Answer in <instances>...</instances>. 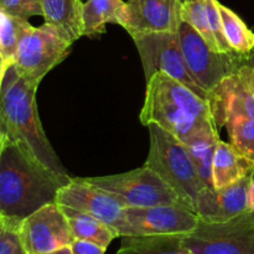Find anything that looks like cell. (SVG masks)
<instances>
[{"instance_id":"obj_1","label":"cell","mask_w":254,"mask_h":254,"mask_svg":"<svg viewBox=\"0 0 254 254\" xmlns=\"http://www.w3.org/2000/svg\"><path fill=\"white\" fill-rule=\"evenodd\" d=\"M72 178L50 170L9 143L0 154V216L5 221L22 220L51 202Z\"/></svg>"},{"instance_id":"obj_2","label":"cell","mask_w":254,"mask_h":254,"mask_svg":"<svg viewBox=\"0 0 254 254\" xmlns=\"http://www.w3.org/2000/svg\"><path fill=\"white\" fill-rule=\"evenodd\" d=\"M37 84L10 66L0 87V124L11 143L50 170L68 175L52 148L40 122L36 106Z\"/></svg>"},{"instance_id":"obj_3","label":"cell","mask_w":254,"mask_h":254,"mask_svg":"<svg viewBox=\"0 0 254 254\" xmlns=\"http://www.w3.org/2000/svg\"><path fill=\"white\" fill-rule=\"evenodd\" d=\"M140 122L145 127L156 124L183 143L201 129H218L210 102L163 72L146 81Z\"/></svg>"},{"instance_id":"obj_4","label":"cell","mask_w":254,"mask_h":254,"mask_svg":"<svg viewBox=\"0 0 254 254\" xmlns=\"http://www.w3.org/2000/svg\"><path fill=\"white\" fill-rule=\"evenodd\" d=\"M148 129L150 145L145 165L178 193L186 207L195 212L196 197L205 186L197 176L185 144L156 124H149Z\"/></svg>"},{"instance_id":"obj_5","label":"cell","mask_w":254,"mask_h":254,"mask_svg":"<svg viewBox=\"0 0 254 254\" xmlns=\"http://www.w3.org/2000/svg\"><path fill=\"white\" fill-rule=\"evenodd\" d=\"M181 51L196 83L210 96L227 77L247 64L250 55L218 52L211 49L203 37L188 22L179 27Z\"/></svg>"},{"instance_id":"obj_6","label":"cell","mask_w":254,"mask_h":254,"mask_svg":"<svg viewBox=\"0 0 254 254\" xmlns=\"http://www.w3.org/2000/svg\"><path fill=\"white\" fill-rule=\"evenodd\" d=\"M84 180L112 193L124 208L158 205L186 207L178 193L146 165L118 175L93 176Z\"/></svg>"},{"instance_id":"obj_7","label":"cell","mask_w":254,"mask_h":254,"mask_svg":"<svg viewBox=\"0 0 254 254\" xmlns=\"http://www.w3.org/2000/svg\"><path fill=\"white\" fill-rule=\"evenodd\" d=\"M71 46L52 25L45 22L39 27L31 26L20 40L12 66L20 76L39 86L44 77L66 59Z\"/></svg>"},{"instance_id":"obj_8","label":"cell","mask_w":254,"mask_h":254,"mask_svg":"<svg viewBox=\"0 0 254 254\" xmlns=\"http://www.w3.org/2000/svg\"><path fill=\"white\" fill-rule=\"evenodd\" d=\"M134 40L138 54L143 64L144 73L148 81L158 72L176 79L201 98L208 101L210 96L201 88L190 73L180 46L179 32H155L136 35Z\"/></svg>"},{"instance_id":"obj_9","label":"cell","mask_w":254,"mask_h":254,"mask_svg":"<svg viewBox=\"0 0 254 254\" xmlns=\"http://www.w3.org/2000/svg\"><path fill=\"white\" fill-rule=\"evenodd\" d=\"M184 241L193 254H254V211L226 222L198 221Z\"/></svg>"},{"instance_id":"obj_10","label":"cell","mask_w":254,"mask_h":254,"mask_svg":"<svg viewBox=\"0 0 254 254\" xmlns=\"http://www.w3.org/2000/svg\"><path fill=\"white\" fill-rule=\"evenodd\" d=\"M20 237L26 254H46L71 246L74 241L61 206L51 202L20 223Z\"/></svg>"},{"instance_id":"obj_11","label":"cell","mask_w":254,"mask_h":254,"mask_svg":"<svg viewBox=\"0 0 254 254\" xmlns=\"http://www.w3.org/2000/svg\"><path fill=\"white\" fill-rule=\"evenodd\" d=\"M60 206L88 213L113 227L121 237L127 232L124 207L112 193L92 185L84 178H74L61 188L56 196Z\"/></svg>"},{"instance_id":"obj_12","label":"cell","mask_w":254,"mask_h":254,"mask_svg":"<svg viewBox=\"0 0 254 254\" xmlns=\"http://www.w3.org/2000/svg\"><path fill=\"white\" fill-rule=\"evenodd\" d=\"M126 236L189 235L198 225V217L192 210L174 205L149 207H126Z\"/></svg>"},{"instance_id":"obj_13","label":"cell","mask_w":254,"mask_h":254,"mask_svg":"<svg viewBox=\"0 0 254 254\" xmlns=\"http://www.w3.org/2000/svg\"><path fill=\"white\" fill-rule=\"evenodd\" d=\"M183 19L179 0H128L119 14L121 25L131 37L155 32H178Z\"/></svg>"},{"instance_id":"obj_14","label":"cell","mask_w":254,"mask_h":254,"mask_svg":"<svg viewBox=\"0 0 254 254\" xmlns=\"http://www.w3.org/2000/svg\"><path fill=\"white\" fill-rule=\"evenodd\" d=\"M218 130L231 118L254 119V71L243 64L225 79L208 99Z\"/></svg>"},{"instance_id":"obj_15","label":"cell","mask_w":254,"mask_h":254,"mask_svg":"<svg viewBox=\"0 0 254 254\" xmlns=\"http://www.w3.org/2000/svg\"><path fill=\"white\" fill-rule=\"evenodd\" d=\"M250 175L222 189L203 188L198 192L193 206L198 220L226 222L251 210Z\"/></svg>"},{"instance_id":"obj_16","label":"cell","mask_w":254,"mask_h":254,"mask_svg":"<svg viewBox=\"0 0 254 254\" xmlns=\"http://www.w3.org/2000/svg\"><path fill=\"white\" fill-rule=\"evenodd\" d=\"M42 17L71 44L83 36L82 0H42Z\"/></svg>"},{"instance_id":"obj_17","label":"cell","mask_w":254,"mask_h":254,"mask_svg":"<svg viewBox=\"0 0 254 254\" xmlns=\"http://www.w3.org/2000/svg\"><path fill=\"white\" fill-rule=\"evenodd\" d=\"M253 168V160L240 153L231 143H226L220 139L213 155V188H226L240 179L250 175Z\"/></svg>"},{"instance_id":"obj_18","label":"cell","mask_w":254,"mask_h":254,"mask_svg":"<svg viewBox=\"0 0 254 254\" xmlns=\"http://www.w3.org/2000/svg\"><path fill=\"white\" fill-rule=\"evenodd\" d=\"M218 141L220 130L216 128L201 129L184 141L197 176L205 188L213 189L212 164Z\"/></svg>"},{"instance_id":"obj_19","label":"cell","mask_w":254,"mask_h":254,"mask_svg":"<svg viewBox=\"0 0 254 254\" xmlns=\"http://www.w3.org/2000/svg\"><path fill=\"white\" fill-rule=\"evenodd\" d=\"M117 254H193L183 235L124 236Z\"/></svg>"},{"instance_id":"obj_20","label":"cell","mask_w":254,"mask_h":254,"mask_svg":"<svg viewBox=\"0 0 254 254\" xmlns=\"http://www.w3.org/2000/svg\"><path fill=\"white\" fill-rule=\"evenodd\" d=\"M61 208L67 217L74 240L89 241L104 248H108L112 241L116 240L117 237H121L113 227L88 213L66 206H61Z\"/></svg>"},{"instance_id":"obj_21","label":"cell","mask_w":254,"mask_h":254,"mask_svg":"<svg viewBox=\"0 0 254 254\" xmlns=\"http://www.w3.org/2000/svg\"><path fill=\"white\" fill-rule=\"evenodd\" d=\"M123 0H87L83 2V36L94 37L106 32L107 24H118Z\"/></svg>"},{"instance_id":"obj_22","label":"cell","mask_w":254,"mask_h":254,"mask_svg":"<svg viewBox=\"0 0 254 254\" xmlns=\"http://www.w3.org/2000/svg\"><path fill=\"white\" fill-rule=\"evenodd\" d=\"M221 20L226 40L233 52L250 55L254 50V32L230 7L220 2Z\"/></svg>"},{"instance_id":"obj_23","label":"cell","mask_w":254,"mask_h":254,"mask_svg":"<svg viewBox=\"0 0 254 254\" xmlns=\"http://www.w3.org/2000/svg\"><path fill=\"white\" fill-rule=\"evenodd\" d=\"M31 26L29 20L12 16L0 10V54L9 64H14L20 40Z\"/></svg>"},{"instance_id":"obj_24","label":"cell","mask_w":254,"mask_h":254,"mask_svg":"<svg viewBox=\"0 0 254 254\" xmlns=\"http://www.w3.org/2000/svg\"><path fill=\"white\" fill-rule=\"evenodd\" d=\"M231 144L240 153L254 161V119L231 118L225 123Z\"/></svg>"},{"instance_id":"obj_25","label":"cell","mask_w":254,"mask_h":254,"mask_svg":"<svg viewBox=\"0 0 254 254\" xmlns=\"http://www.w3.org/2000/svg\"><path fill=\"white\" fill-rule=\"evenodd\" d=\"M20 223L2 220L0 228V254H26L20 237Z\"/></svg>"},{"instance_id":"obj_26","label":"cell","mask_w":254,"mask_h":254,"mask_svg":"<svg viewBox=\"0 0 254 254\" xmlns=\"http://www.w3.org/2000/svg\"><path fill=\"white\" fill-rule=\"evenodd\" d=\"M0 10L25 20L44 14L42 0H0Z\"/></svg>"},{"instance_id":"obj_27","label":"cell","mask_w":254,"mask_h":254,"mask_svg":"<svg viewBox=\"0 0 254 254\" xmlns=\"http://www.w3.org/2000/svg\"><path fill=\"white\" fill-rule=\"evenodd\" d=\"M206 4H207L208 22H210L211 31H212L213 37H215L218 50H220V52H233L231 50L230 45H228L227 40H226L225 34H223L220 2L217 0H206Z\"/></svg>"},{"instance_id":"obj_28","label":"cell","mask_w":254,"mask_h":254,"mask_svg":"<svg viewBox=\"0 0 254 254\" xmlns=\"http://www.w3.org/2000/svg\"><path fill=\"white\" fill-rule=\"evenodd\" d=\"M69 247H71L72 254H104L107 251V248L97 243L83 240H74Z\"/></svg>"},{"instance_id":"obj_29","label":"cell","mask_w":254,"mask_h":254,"mask_svg":"<svg viewBox=\"0 0 254 254\" xmlns=\"http://www.w3.org/2000/svg\"><path fill=\"white\" fill-rule=\"evenodd\" d=\"M10 66H11V64H7V62L5 61L4 57H2V55L0 54V87H1L2 81H4L5 73H6L7 68H9Z\"/></svg>"},{"instance_id":"obj_30","label":"cell","mask_w":254,"mask_h":254,"mask_svg":"<svg viewBox=\"0 0 254 254\" xmlns=\"http://www.w3.org/2000/svg\"><path fill=\"white\" fill-rule=\"evenodd\" d=\"M9 138H7L6 133H5L4 128H2V126L0 124V154H1V151L4 150V148L6 146V144L9 143Z\"/></svg>"},{"instance_id":"obj_31","label":"cell","mask_w":254,"mask_h":254,"mask_svg":"<svg viewBox=\"0 0 254 254\" xmlns=\"http://www.w3.org/2000/svg\"><path fill=\"white\" fill-rule=\"evenodd\" d=\"M46 254H72V251H71V247L67 246V247H62L60 248V250H56L54 251V252H50Z\"/></svg>"},{"instance_id":"obj_32","label":"cell","mask_w":254,"mask_h":254,"mask_svg":"<svg viewBox=\"0 0 254 254\" xmlns=\"http://www.w3.org/2000/svg\"><path fill=\"white\" fill-rule=\"evenodd\" d=\"M247 64H250L251 67H252V68H253V71H254V50H253L252 52H251L250 57H248V61H247Z\"/></svg>"},{"instance_id":"obj_33","label":"cell","mask_w":254,"mask_h":254,"mask_svg":"<svg viewBox=\"0 0 254 254\" xmlns=\"http://www.w3.org/2000/svg\"><path fill=\"white\" fill-rule=\"evenodd\" d=\"M250 207L254 211V191H250Z\"/></svg>"},{"instance_id":"obj_34","label":"cell","mask_w":254,"mask_h":254,"mask_svg":"<svg viewBox=\"0 0 254 254\" xmlns=\"http://www.w3.org/2000/svg\"><path fill=\"white\" fill-rule=\"evenodd\" d=\"M251 191H254V168L253 170L251 171Z\"/></svg>"},{"instance_id":"obj_35","label":"cell","mask_w":254,"mask_h":254,"mask_svg":"<svg viewBox=\"0 0 254 254\" xmlns=\"http://www.w3.org/2000/svg\"><path fill=\"white\" fill-rule=\"evenodd\" d=\"M1 226H2V218L0 220V228H1Z\"/></svg>"},{"instance_id":"obj_36","label":"cell","mask_w":254,"mask_h":254,"mask_svg":"<svg viewBox=\"0 0 254 254\" xmlns=\"http://www.w3.org/2000/svg\"><path fill=\"white\" fill-rule=\"evenodd\" d=\"M0 220H1V216H0Z\"/></svg>"}]
</instances>
